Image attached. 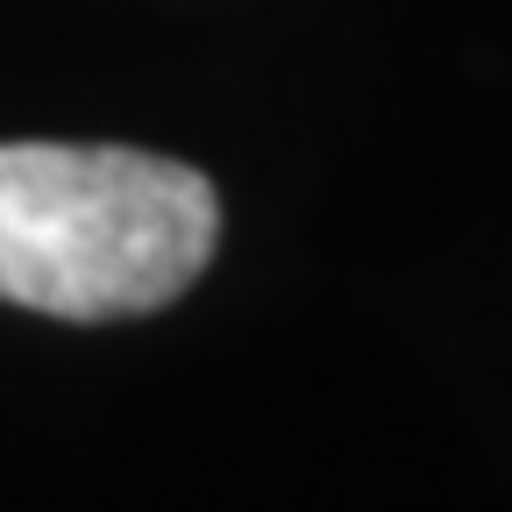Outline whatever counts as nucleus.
<instances>
[{"label":"nucleus","instance_id":"nucleus-1","mask_svg":"<svg viewBox=\"0 0 512 512\" xmlns=\"http://www.w3.org/2000/svg\"><path fill=\"white\" fill-rule=\"evenodd\" d=\"M221 242L214 185L121 143H0V299L57 320L157 313Z\"/></svg>","mask_w":512,"mask_h":512}]
</instances>
